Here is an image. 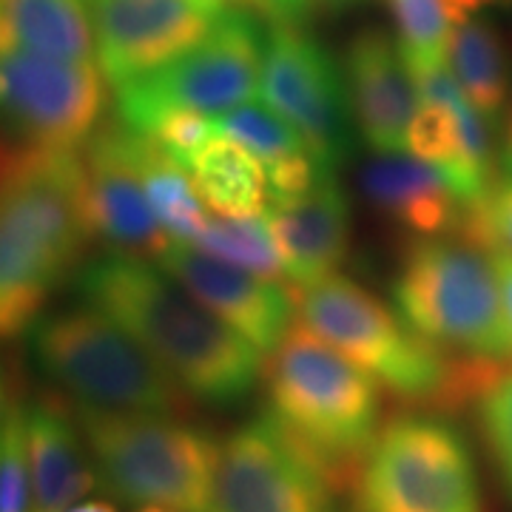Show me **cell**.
Instances as JSON below:
<instances>
[{
  "label": "cell",
  "instance_id": "obj_1",
  "mask_svg": "<svg viewBox=\"0 0 512 512\" xmlns=\"http://www.w3.org/2000/svg\"><path fill=\"white\" fill-rule=\"evenodd\" d=\"M74 288L140 339L188 399L237 407L262 382L265 356L160 262L106 254L80 268Z\"/></svg>",
  "mask_w": 512,
  "mask_h": 512
},
{
  "label": "cell",
  "instance_id": "obj_2",
  "mask_svg": "<svg viewBox=\"0 0 512 512\" xmlns=\"http://www.w3.org/2000/svg\"><path fill=\"white\" fill-rule=\"evenodd\" d=\"M92 242L80 151L0 148V342L35 328Z\"/></svg>",
  "mask_w": 512,
  "mask_h": 512
},
{
  "label": "cell",
  "instance_id": "obj_3",
  "mask_svg": "<svg viewBox=\"0 0 512 512\" xmlns=\"http://www.w3.org/2000/svg\"><path fill=\"white\" fill-rule=\"evenodd\" d=\"M265 413L311 458L328 484L353 487L370 441L382 427V384L345 353L293 325L265 356Z\"/></svg>",
  "mask_w": 512,
  "mask_h": 512
},
{
  "label": "cell",
  "instance_id": "obj_4",
  "mask_svg": "<svg viewBox=\"0 0 512 512\" xmlns=\"http://www.w3.org/2000/svg\"><path fill=\"white\" fill-rule=\"evenodd\" d=\"M302 325L367 370L396 399L427 407L476 402L501 359L458 356L433 345L376 293L342 274L296 293Z\"/></svg>",
  "mask_w": 512,
  "mask_h": 512
},
{
  "label": "cell",
  "instance_id": "obj_5",
  "mask_svg": "<svg viewBox=\"0 0 512 512\" xmlns=\"http://www.w3.org/2000/svg\"><path fill=\"white\" fill-rule=\"evenodd\" d=\"M74 413L97 467L100 487L131 507L214 512L220 441L183 416L114 413L77 407Z\"/></svg>",
  "mask_w": 512,
  "mask_h": 512
},
{
  "label": "cell",
  "instance_id": "obj_6",
  "mask_svg": "<svg viewBox=\"0 0 512 512\" xmlns=\"http://www.w3.org/2000/svg\"><path fill=\"white\" fill-rule=\"evenodd\" d=\"M37 367L77 407L183 416L188 396L140 339L92 305L43 316L29 330Z\"/></svg>",
  "mask_w": 512,
  "mask_h": 512
},
{
  "label": "cell",
  "instance_id": "obj_7",
  "mask_svg": "<svg viewBox=\"0 0 512 512\" xmlns=\"http://www.w3.org/2000/svg\"><path fill=\"white\" fill-rule=\"evenodd\" d=\"M393 308L433 345L476 359H512L495 256L461 234L416 239L393 279Z\"/></svg>",
  "mask_w": 512,
  "mask_h": 512
},
{
  "label": "cell",
  "instance_id": "obj_8",
  "mask_svg": "<svg viewBox=\"0 0 512 512\" xmlns=\"http://www.w3.org/2000/svg\"><path fill=\"white\" fill-rule=\"evenodd\" d=\"M353 512H487L473 447L453 421H384L353 478Z\"/></svg>",
  "mask_w": 512,
  "mask_h": 512
},
{
  "label": "cell",
  "instance_id": "obj_9",
  "mask_svg": "<svg viewBox=\"0 0 512 512\" xmlns=\"http://www.w3.org/2000/svg\"><path fill=\"white\" fill-rule=\"evenodd\" d=\"M262 52L256 12L231 6L183 55L114 86L117 117L140 134L171 111L220 117L259 92Z\"/></svg>",
  "mask_w": 512,
  "mask_h": 512
},
{
  "label": "cell",
  "instance_id": "obj_10",
  "mask_svg": "<svg viewBox=\"0 0 512 512\" xmlns=\"http://www.w3.org/2000/svg\"><path fill=\"white\" fill-rule=\"evenodd\" d=\"M106 83L97 60L0 40V120L26 146L80 151L103 123Z\"/></svg>",
  "mask_w": 512,
  "mask_h": 512
},
{
  "label": "cell",
  "instance_id": "obj_11",
  "mask_svg": "<svg viewBox=\"0 0 512 512\" xmlns=\"http://www.w3.org/2000/svg\"><path fill=\"white\" fill-rule=\"evenodd\" d=\"M259 100L296 128L319 168L348 163L356 126L345 69L299 23L271 20L265 29Z\"/></svg>",
  "mask_w": 512,
  "mask_h": 512
},
{
  "label": "cell",
  "instance_id": "obj_12",
  "mask_svg": "<svg viewBox=\"0 0 512 512\" xmlns=\"http://www.w3.org/2000/svg\"><path fill=\"white\" fill-rule=\"evenodd\" d=\"M336 490L268 413L220 441L214 512H336Z\"/></svg>",
  "mask_w": 512,
  "mask_h": 512
},
{
  "label": "cell",
  "instance_id": "obj_13",
  "mask_svg": "<svg viewBox=\"0 0 512 512\" xmlns=\"http://www.w3.org/2000/svg\"><path fill=\"white\" fill-rule=\"evenodd\" d=\"M86 177L89 220L97 242L109 254L160 259L171 245L151 202L137 165V131L120 117L100 123L80 148Z\"/></svg>",
  "mask_w": 512,
  "mask_h": 512
},
{
  "label": "cell",
  "instance_id": "obj_14",
  "mask_svg": "<svg viewBox=\"0 0 512 512\" xmlns=\"http://www.w3.org/2000/svg\"><path fill=\"white\" fill-rule=\"evenodd\" d=\"M416 77L421 103L407 131V151L436 165L467 205H473L498 177L493 123L461 92L447 63L419 69Z\"/></svg>",
  "mask_w": 512,
  "mask_h": 512
},
{
  "label": "cell",
  "instance_id": "obj_15",
  "mask_svg": "<svg viewBox=\"0 0 512 512\" xmlns=\"http://www.w3.org/2000/svg\"><path fill=\"white\" fill-rule=\"evenodd\" d=\"M89 6L97 63L111 86L183 55L225 12L200 0H89Z\"/></svg>",
  "mask_w": 512,
  "mask_h": 512
},
{
  "label": "cell",
  "instance_id": "obj_16",
  "mask_svg": "<svg viewBox=\"0 0 512 512\" xmlns=\"http://www.w3.org/2000/svg\"><path fill=\"white\" fill-rule=\"evenodd\" d=\"M157 262L225 325L242 333L262 356H268L293 328L299 302L285 279L245 271L202 251L194 242H171Z\"/></svg>",
  "mask_w": 512,
  "mask_h": 512
},
{
  "label": "cell",
  "instance_id": "obj_17",
  "mask_svg": "<svg viewBox=\"0 0 512 512\" xmlns=\"http://www.w3.org/2000/svg\"><path fill=\"white\" fill-rule=\"evenodd\" d=\"M350 114L373 154L407 151V131L421 103L419 77L399 37L365 29L350 40L345 60Z\"/></svg>",
  "mask_w": 512,
  "mask_h": 512
},
{
  "label": "cell",
  "instance_id": "obj_18",
  "mask_svg": "<svg viewBox=\"0 0 512 512\" xmlns=\"http://www.w3.org/2000/svg\"><path fill=\"white\" fill-rule=\"evenodd\" d=\"M285 282L305 291L336 274L350 245V197L336 171L322 168L308 191L282 205H268Z\"/></svg>",
  "mask_w": 512,
  "mask_h": 512
},
{
  "label": "cell",
  "instance_id": "obj_19",
  "mask_svg": "<svg viewBox=\"0 0 512 512\" xmlns=\"http://www.w3.org/2000/svg\"><path fill=\"white\" fill-rule=\"evenodd\" d=\"M362 191L384 220L419 239L458 234L470 208L436 165L410 151L376 154L362 168Z\"/></svg>",
  "mask_w": 512,
  "mask_h": 512
},
{
  "label": "cell",
  "instance_id": "obj_20",
  "mask_svg": "<svg viewBox=\"0 0 512 512\" xmlns=\"http://www.w3.org/2000/svg\"><path fill=\"white\" fill-rule=\"evenodd\" d=\"M26 447L32 512H69L100 487L77 413L52 393L26 404Z\"/></svg>",
  "mask_w": 512,
  "mask_h": 512
},
{
  "label": "cell",
  "instance_id": "obj_21",
  "mask_svg": "<svg viewBox=\"0 0 512 512\" xmlns=\"http://www.w3.org/2000/svg\"><path fill=\"white\" fill-rule=\"evenodd\" d=\"M217 128L228 140H234L254 154L268 177V205L296 200L302 191H308L316 174L322 171L305 140L296 134V128L282 120L274 109H268L262 100H248L237 109L225 111L217 117Z\"/></svg>",
  "mask_w": 512,
  "mask_h": 512
},
{
  "label": "cell",
  "instance_id": "obj_22",
  "mask_svg": "<svg viewBox=\"0 0 512 512\" xmlns=\"http://www.w3.org/2000/svg\"><path fill=\"white\" fill-rule=\"evenodd\" d=\"M447 69L470 103L495 126L512 94L510 57L498 23L484 12L461 20L447 46Z\"/></svg>",
  "mask_w": 512,
  "mask_h": 512
},
{
  "label": "cell",
  "instance_id": "obj_23",
  "mask_svg": "<svg viewBox=\"0 0 512 512\" xmlns=\"http://www.w3.org/2000/svg\"><path fill=\"white\" fill-rule=\"evenodd\" d=\"M0 40L46 55L97 60L89 0H0Z\"/></svg>",
  "mask_w": 512,
  "mask_h": 512
},
{
  "label": "cell",
  "instance_id": "obj_24",
  "mask_svg": "<svg viewBox=\"0 0 512 512\" xmlns=\"http://www.w3.org/2000/svg\"><path fill=\"white\" fill-rule=\"evenodd\" d=\"M191 180L211 214L248 217L268 211V177L254 154L228 140L225 134L211 137L185 163Z\"/></svg>",
  "mask_w": 512,
  "mask_h": 512
},
{
  "label": "cell",
  "instance_id": "obj_25",
  "mask_svg": "<svg viewBox=\"0 0 512 512\" xmlns=\"http://www.w3.org/2000/svg\"><path fill=\"white\" fill-rule=\"evenodd\" d=\"M137 165L143 174L148 202L171 242H194L211 211L205 208L188 168L171 157L157 140L137 131Z\"/></svg>",
  "mask_w": 512,
  "mask_h": 512
},
{
  "label": "cell",
  "instance_id": "obj_26",
  "mask_svg": "<svg viewBox=\"0 0 512 512\" xmlns=\"http://www.w3.org/2000/svg\"><path fill=\"white\" fill-rule=\"evenodd\" d=\"M493 0H387L396 37L413 72L447 63V46L461 20Z\"/></svg>",
  "mask_w": 512,
  "mask_h": 512
},
{
  "label": "cell",
  "instance_id": "obj_27",
  "mask_svg": "<svg viewBox=\"0 0 512 512\" xmlns=\"http://www.w3.org/2000/svg\"><path fill=\"white\" fill-rule=\"evenodd\" d=\"M194 245L208 251L217 259L239 265L245 271H254L268 279H285L282 256L276 245L274 225L268 211L248 214V217H220L211 214Z\"/></svg>",
  "mask_w": 512,
  "mask_h": 512
},
{
  "label": "cell",
  "instance_id": "obj_28",
  "mask_svg": "<svg viewBox=\"0 0 512 512\" xmlns=\"http://www.w3.org/2000/svg\"><path fill=\"white\" fill-rule=\"evenodd\" d=\"M478 424L512 498V367L501 365L476 396Z\"/></svg>",
  "mask_w": 512,
  "mask_h": 512
},
{
  "label": "cell",
  "instance_id": "obj_29",
  "mask_svg": "<svg viewBox=\"0 0 512 512\" xmlns=\"http://www.w3.org/2000/svg\"><path fill=\"white\" fill-rule=\"evenodd\" d=\"M0 512H32L26 404L12 402L0 424Z\"/></svg>",
  "mask_w": 512,
  "mask_h": 512
},
{
  "label": "cell",
  "instance_id": "obj_30",
  "mask_svg": "<svg viewBox=\"0 0 512 512\" xmlns=\"http://www.w3.org/2000/svg\"><path fill=\"white\" fill-rule=\"evenodd\" d=\"M458 234L493 256L512 259V174L501 171L484 197L467 208Z\"/></svg>",
  "mask_w": 512,
  "mask_h": 512
},
{
  "label": "cell",
  "instance_id": "obj_31",
  "mask_svg": "<svg viewBox=\"0 0 512 512\" xmlns=\"http://www.w3.org/2000/svg\"><path fill=\"white\" fill-rule=\"evenodd\" d=\"M313 3L316 0H271L274 6V20H285V23H305V18L311 15Z\"/></svg>",
  "mask_w": 512,
  "mask_h": 512
},
{
  "label": "cell",
  "instance_id": "obj_32",
  "mask_svg": "<svg viewBox=\"0 0 512 512\" xmlns=\"http://www.w3.org/2000/svg\"><path fill=\"white\" fill-rule=\"evenodd\" d=\"M498 265V279H501V296H504V316L512 339V259L510 256H495Z\"/></svg>",
  "mask_w": 512,
  "mask_h": 512
},
{
  "label": "cell",
  "instance_id": "obj_33",
  "mask_svg": "<svg viewBox=\"0 0 512 512\" xmlns=\"http://www.w3.org/2000/svg\"><path fill=\"white\" fill-rule=\"evenodd\" d=\"M504 126H501V148H498V160H501V171L512 174V94L507 109H504Z\"/></svg>",
  "mask_w": 512,
  "mask_h": 512
},
{
  "label": "cell",
  "instance_id": "obj_34",
  "mask_svg": "<svg viewBox=\"0 0 512 512\" xmlns=\"http://www.w3.org/2000/svg\"><path fill=\"white\" fill-rule=\"evenodd\" d=\"M205 6H211V9H231V6H239V9H251L256 15H268V18L274 20V6H271V0H200Z\"/></svg>",
  "mask_w": 512,
  "mask_h": 512
},
{
  "label": "cell",
  "instance_id": "obj_35",
  "mask_svg": "<svg viewBox=\"0 0 512 512\" xmlns=\"http://www.w3.org/2000/svg\"><path fill=\"white\" fill-rule=\"evenodd\" d=\"M69 512H117L111 504L106 501H80V504H74Z\"/></svg>",
  "mask_w": 512,
  "mask_h": 512
},
{
  "label": "cell",
  "instance_id": "obj_36",
  "mask_svg": "<svg viewBox=\"0 0 512 512\" xmlns=\"http://www.w3.org/2000/svg\"><path fill=\"white\" fill-rule=\"evenodd\" d=\"M328 12H348L353 6H359V3H365V0H319Z\"/></svg>",
  "mask_w": 512,
  "mask_h": 512
},
{
  "label": "cell",
  "instance_id": "obj_37",
  "mask_svg": "<svg viewBox=\"0 0 512 512\" xmlns=\"http://www.w3.org/2000/svg\"><path fill=\"white\" fill-rule=\"evenodd\" d=\"M9 407H12V402H9V396H6V382H3V370H0V424L9 416Z\"/></svg>",
  "mask_w": 512,
  "mask_h": 512
},
{
  "label": "cell",
  "instance_id": "obj_38",
  "mask_svg": "<svg viewBox=\"0 0 512 512\" xmlns=\"http://www.w3.org/2000/svg\"><path fill=\"white\" fill-rule=\"evenodd\" d=\"M143 512H171V510H163V507H143Z\"/></svg>",
  "mask_w": 512,
  "mask_h": 512
},
{
  "label": "cell",
  "instance_id": "obj_39",
  "mask_svg": "<svg viewBox=\"0 0 512 512\" xmlns=\"http://www.w3.org/2000/svg\"><path fill=\"white\" fill-rule=\"evenodd\" d=\"M493 3H501V6H512V0H493Z\"/></svg>",
  "mask_w": 512,
  "mask_h": 512
}]
</instances>
